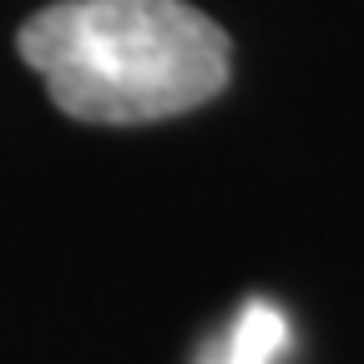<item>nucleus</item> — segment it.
I'll return each instance as SVG.
<instances>
[{"label":"nucleus","instance_id":"obj_1","mask_svg":"<svg viewBox=\"0 0 364 364\" xmlns=\"http://www.w3.org/2000/svg\"><path fill=\"white\" fill-rule=\"evenodd\" d=\"M21 56L76 122H162L228 86L233 46L188 0H61L21 26Z\"/></svg>","mask_w":364,"mask_h":364},{"label":"nucleus","instance_id":"obj_2","mask_svg":"<svg viewBox=\"0 0 364 364\" xmlns=\"http://www.w3.org/2000/svg\"><path fill=\"white\" fill-rule=\"evenodd\" d=\"M289 344H294V329H289L284 309L268 299H253L233 318V329L203 354V364H279L289 354Z\"/></svg>","mask_w":364,"mask_h":364}]
</instances>
